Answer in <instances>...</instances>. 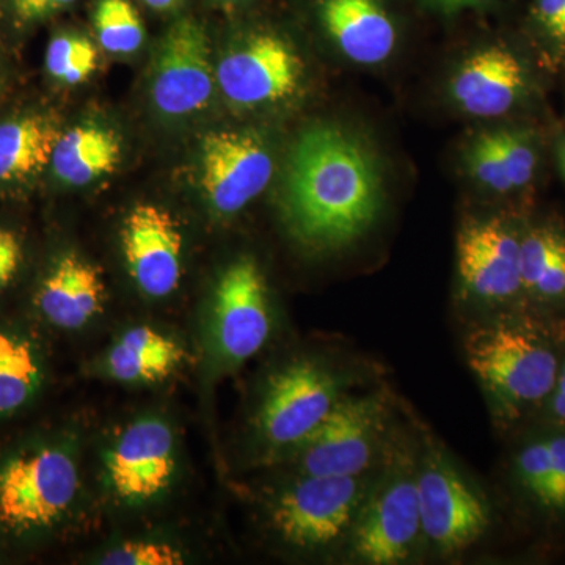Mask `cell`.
<instances>
[{"label":"cell","instance_id":"1","mask_svg":"<svg viewBox=\"0 0 565 565\" xmlns=\"http://www.w3.org/2000/svg\"><path fill=\"white\" fill-rule=\"evenodd\" d=\"M384 204L375 156L340 126L297 137L282 174L280 210L289 234L313 252H338L373 228Z\"/></svg>","mask_w":565,"mask_h":565},{"label":"cell","instance_id":"2","mask_svg":"<svg viewBox=\"0 0 565 565\" xmlns=\"http://www.w3.org/2000/svg\"><path fill=\"white\" fill-rule=\"evenodd\" d=\"M470 370L503 427L537 418L555 388L565 353V318L534 308L494 311L463 341Z\"/></svg>","mask_w":565,"mask_h":565},{"label":"cell","instance_id":"3","mask_svg":"<svg viewBox=\"0 0 565 565\" xmlns=\"http://www.w3.org/2000/svg\"><path fill=\"white\" fill-rule=\"evenodd\" d=\"M377 481L371 482L349 544L353 559L371 565L403 564L422 544L416 465L418 452L396 448Z\"/></svg>","mask_w":565,"mask_h":565},{"label":"cell","instance_id":"4","mask_svg":"<svg viewBox=\"0 0 565 565\" xmlns=\"http://www.w3.org/2000/svg\"><path fill=\"white\" fill-rule=\"evenodd\" d=\"M423 541L441 555H457L481 541L492 511L437 444L424 445L416 465Z\"/></svg>","mask_w":565,"mask_h":565},{"label":"cell","instance_id":"5","mask_svg":"<svg viewBox=\"0 0 565 565\" xmlns=\"http://www.w3.org/2000/svg\"><path fill=\"white\" fill-rule=\"evenodd\" d=\"M370 487L366 475H299L275 498L270 522L286 544L327 548L349 537Z\"/></svg>","mask_w":565,"mask_h":565},{"label":"cell","instance_id":"6","mask_svg":"<svg viewBox=\"0 0 565 565\" xmlns=\"http://www.w3.org/2000/svg\"><path fill=\"white\" fill-rule=\"evenodd\" d=\"M390 407L384 393L343 396L291 455L299 475L363 476L385 446Z\"/></svg>","mask_w":565,"mask_h":565},{"label":"cell","instance_id":"7","mask_svg":"<svg viewBox=\"0 0 565 565\" xmlns=\"http://www.w3.org/2000/svg\"><path fill=\"white\" fill-rule=\"evenodd\" d=\"M305 77L296 46L273 29H255L234 41L215 66L218 92L236 109L288 102Z\"/></svg>","mask_w":565,"mask_h":565},{"label":"cell","instance_id":"8","mask_svg":"<svg viewBox=\"0 0 565 565\" xmlns=\"http://www.w3.org/2000/svg\"><path fill=\"white\" fill-rule=\"evenodd\" d=\"M341 379L316 360H294L269 379L256 426L264 444L294 451L340 403Z\"/></svg>","mask_w":565,"mask_h":565},{"label":"cell","instance_id":"9","mask_svg":"<svg viewBox=\"0 0 565 565\" xmlns=\"http://www.w3.org/2000/svg\"><path fill=\"white\" fill-rule=\"evenodd\" d=\"M523 225L516 218L497 215L463 223L457 236L463 296L493 313L525 305L520 278Z\"/></svg>","mask_w":565,"mask_h":565},{"label":"cell","instance_id":"10","mask_svg":"<svg viewBox=\"0 0 565 565\" xmlns=\"http://www.w3.org/2000/svg\"><path fill=\"white\" fill-rule=\"evenodd\" d=\"M76 463L61 449L25 452L0 471V520L17 530L50 526L74 503Z\"/></svg>","mask_w":565,"mask_h":565},{"label":"cell","instance_id":"11","mask_svg":"<svg viewBox=\"0 0 565 565\" xmlns=\"http://www.w3.org/2000/svg\"><path fill=\"white\" fill-rule=\"evenodd\" d=\"M217 82L206 28L193 17L170 24L156 50L151 99L159 114L185 118L210 106Z\"/></svg>","mask_w":565,"mask_h":565},{"label":"cell","instance_id":"12","mask_svg":"<svg viewBox=\"0 0 565 565\" xmlns=\"http://www.w3.org/2000/svg\"><path fill=\"white\" fill-rule=\"evenodd\" d=\"M273 332L269 289L250 256L226 267L215 286L212 337L223 362L241 364L262 351Z\"/></svg>","mask_w":565,"mask_h":565},{"label":"cell","instance_id":"13","mask_svg":"<svg viewBox=\"0 0 565 565\" xmlns=\"http://www.w3.org/2000/svg\"><path fill=\"white\" fill-rule=\"evenodd\" d=\"M200 170L207 204L215 214L230 217L266 191L274 174L273 151L253 131H212L202 140Z\"/></svg>","mask_w":565,"mask_h":565},{"label":"cell","instance_id":"14","mask_svg":"<svg viewBox=\"0 0 565 565\" xmlns=\"http://www.w3.org/2000/svg\"><path fill=\"white\" fill-rule=\"evenodd\" d=\"M121 245L129 274L145 296L162 299L177 291L184 237L172 212L154 203L136 204L122 222Z\"/></svg>","mask_w":565,"mask_h":565},{"label":"cell","instance_id":"15","mask_svg":"<svg viewBox=\"0 0 565 565\" xmlns=\"http://www.w3.org/2000/svg\"><path fill=\"white\" fill-rule=\"evenodd\" d=\"M174 468L173 430L158 418L139 419L126 427L106 457L111 489L132 504L166 492Z\"/></svg>","mask_w":565,"mask_h":565},{"label":"cell","instance_id":"16","mask_svg":"<svg viewBox=\"0 0 565 565\" xmlns=\"http://www.w3.org/2000/svg\"><path fill=\"white\" fill-rule=\"evenodd\" d=\"M531 76L525 63L504 44H492L465 58L451 81L460 110L476 118H498L526 102Z\"/></svg>","mask_w":565,"mask_h":565},{"label":"cell","instance_id":"17","mask_svg":"<svg viewBox=\"0 0 565 565\" xmlns=\"http://www.w3.org/2000/svg\"><path fill=\"white\" fill-rule=\"evenodd\" d=\"M316 14L349 61L374 66L392 57L396 24L381 0H316Z\"/></svg>","mask_w":565,"mask_h":565},{"label":"cell","instance_id":"18","mask_svg":"<svg viewBox=\"0 0 565 565\" xmlns=\"http://www.w3.org/2000/svg\"><path fill=\"white\" fill-rule=\"evenodd\" d=\"M512 476L537 514L553 522L565 520V427L542 423L516 448Z\"/></svg>","mask_w":565,"mask_h":565},{"label":"cell","instance_id":"19","mask_svg":"<svg viewBox=\"0 0 565 565\" xmlns=\"http://www.w3.org/2000/svg\"><path fill=\"white\" fill-rule=\"evenodd\" d=\"M104 302L106 282L102 269L76 253H66L52 264L36 292L41 315L65 330L87 326L102 313Z\"/></svg>","mask_w":565,"mask_h":565},{"label":"cell","instance_id":"20","mask_svg":"<svg viewBox=\"0 0 565 565\" xmlns=\"http://www.w3.org/2000/svg\"><path fill=\"white\" fill-rule=\"evenodd\" d=\"M467 166L487 191L498 195L525 191L537 173V140L527 128L481 134L467 152Z\"/></svg>","mask_w":565,"mask_h":565},{"label":"cell","instance_id":"21","mask_svg":"<svg viewBox=\"0 0 565 565\" xmlns=\"http://www.w3.org/2000/svg\"><path fill=\"white\" fill-rule=\"evenodd\" d=\"M523 303L565 318V228L557 222L525 223L520 241Z\"/></svg>","mask_w":565,"mask_h":565},{"label":"cell","instance_id":"22","mask_svg":"<svg viewBox=\"0 0 565 565\" xmlns=\"http://www.w3.org/2000/svg\"><path fill=\"white\" fill-rule=\"evenodd\" d=\"M62 132L46 111H21L0 120V189H20L35 181L51 167Z\"/></svg>","mask_w":565,"mask_h":565},{"label":"cell","instance_id":"23","mask_svg":"<svg viewBox=\"0 0 565 565\" xmlns=\"http://www.w3.org/2000/svg\"><path fill=\"white\" fill-rule=\"evenodd\" d=\"M120 161V136L106 126L82 122L62 132L51 169L63 184L84 188L114 172Z\"/></svg>","mask_w":565,"mask_h":565},{"label":"cell","instance_id":"24","mask_svg":"<svg viewBox=\"0 0 565 565\" xmlns=\"http://www.w3.org/2000/svg\"><path fill=\"white\" fill-rule=\"evenodd\" d=\"M184 360V349L173 338L152 329L134 327L122 333L107 355V371L122 384H154L169 377Z\"/></svg>","mask_w":565,"mask_h":565},{"label":"cell","instance_id":"25","mask_svg":"<svg viewBox=\"0 0 565 565\" xmlns=\"http://www.w3.org/2000/svg\"><path fill=\"white\" fill-rule=\"evenodd\" d=\"M40 382V364L28 341L0 332V415L18 411Z\"/></svg>","mask_w":565,"mask_h":565},{"label":"cell","instance_id":"26","mask_svg":"<svg viewBox=\"0 0 565 565\" xmlns=\"http://www.w3.org/2000/svg\"><path fill=\"white\" fill-rule=\"evenodd\" d=\"M93 28L103 50L110 54H134L145 41V24L131 0H98Z\"/></svg>","mask_w":565,"mask_h":565},{"label":"cell","instance_id":"27","mask_svg":"<svg viewBox=\"0 0 565 565\" xmlns=\"http://www.w3.org/2000/svg\"><path fill=\"white\" fill-rule=\"evenodd\" d=\"M98 50L81 33L61 32L52 36L44 55V66L52 81L79 85L98 70Z\"/></svg>","mask_w":565,"mask_h":565},{"label":"cell","instance_id":"28","mask_svg":"<svg viewBox=\"0 0 565 565\" xmlns=\"http://www.w3.org/2000/svg\"><path fill=\"white\" fill-rule=\"evenodd\" d=\"M106 565H180L184 556L180 550L162 542H126L103 557Z\"/></svg>","mask_w":565,"mask_h":565},{"label":"cell","instance_id":"29","mask_svg":"<svg viewBox=\"0 0 565 565\" xmlns=\"http://www.w3.org/2000/svg\"><path fill=\"white\" fill-rule=\"evenodd\" d=\"M534 22L550 55L565 62V0H535Z\"/></svg>","mask_w":565,"mask_h":565},{"label":"cell","instance_id":"30","mask_svg":"<svg viewBox=\"0 0 565 565\" xmlns=\"http://www.w3.org/2000/svg\"><path fill=\"white\" fill-rule=\"evenodd\" d=\"M76 2L79 0H3V11H7L14 28L24 31L51 20Z\"/></svg>","mask_w":565,"mask_h":565},{"label":"cell","instance_id":"31","mask_svg":"<svg viewBox=\"0 0 565 565\" xmlns=\"http://www.w3.org/2000/svg\"><path fill=\"white\" fill-rule=\"evenodd\" d=\"M22 263V244L20 237L11 230L0 228V289L6 288Z\"/></svg>","mask_w":565,"mask_h":565},{"label":"cell","instance_id":"32","mask_svg":"<svg viewBox=\"0 0 565 565\" xmlns=\"http://www.w3.org/2000/svg\"><path fill=\"white\" fill-rule=\"evenodd\" d=\"M537 418L544 424L565 427V353L555 388H553L542 411L539 412Z\"/></svg>","mask_w":565,"mask_h":565},{"label":"cell","instance_id":"33","mask_svg":"<svg viewBox=\"0 0 565 565\" xmlns=\"http://www.w3.org/2000/svg\"><path fill=\"white\" fill-rule=\"evenodd\" d=\"M148 9L159 11V13H169L180 9L184 0H140Z\"/></svg>","mask_w":565,"mask_h":565},{"label":"cell","instance_id":"34","mask_svg":"<svg viewBox=\"0 0 565 565\" xmlns=\"http://www.w3.org/2000/svg\"><path fill=\"white\" fill-rule=\"evenodd\" d=\"M440 6L446 7L449 10L467 9V7H479L490 2V0H435Z\"/></svg>","mask_w":565,"mask_h":565},{"label":"cell","instance_id":"35","mask_svg":"<svg viewBox=\"0 0 565 565\" xmlns=\"http://www.w3.org/2000/svg\"><path fill=\"white\" fill-rule=\"evenodd\" d=\"M556 161L561 173L565 178V134L556 140Z\"/></svg>","mask_w":565,"mask_h":565},{"label":"cell","instance_id":"36","mask_svg":"<svg viewBox=\"0 0 565 565\" xmlns=\"http://www.w3.org/2000/svg\"><path fill=\"white\" fill-rule=\"evenodd\" d=\"M7 85H9V74H7L6 65H3L2 58H0V102L6 96Z\"/></svg>","mask_w":565,"mask_h":565},{"label":"cell","instance_id":"37","mask_svg":"<svg viewBox=\"0 0 565 565\" xmlns=\"http://www.w3.org/2000/svg\"><path fill=\"white\" fill-rule=\"evenodd\" d=\"M215 2L221 3V6L232 7L241 6V3L247 2V0H215Z\"/></svg>","mask_w":565,"mask_h":565},{"label":"cell","instance_id":"38","mask_svg":"<svg viewBox=\"0 0 565 565\" xmlns=\"http://www.w3.org/2000/svg\"><path fill=\"white\" fill-rule=\"evenodd\" d=\"M3 11V0H0V14H2Z\"/></svg>","mask_w":565,"mask_h":565}]
</instances>
